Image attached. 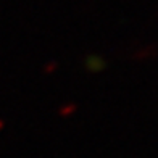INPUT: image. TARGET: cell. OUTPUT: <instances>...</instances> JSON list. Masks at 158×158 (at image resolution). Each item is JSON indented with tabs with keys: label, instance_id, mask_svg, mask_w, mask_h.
Listing matches in <instances>:
<instances>
[{
	"label": "cell",
	"instance_id": "4",
	"mask_svg": "<svg viewBox=\"0 0 158 158\" xmlns=\"http://www.w3.org/2000/svg\"><path fill=\"white\" fill-rule=\"evenodd\" d=\"M56 68H58V61H48V63L45 64V66H44V73L52 74Z\"/></svg>",
	"mask_w": 158,
	"mask_h": 158
},
{
	"label": "cell",
	"instance_id": "3",
	"mask_svg": "<svg viewBox=\"0 0 158 158\" xmlns=\"http://www.w3.org/2000/svg\"><path fill=\"white\" fill-rule=\"evenodd\" d=\"M153 48H155V45L145 47V48H143L142 52H140V55H134V56H135V58H147V56H148V58H152V56H153L155 53H152L150 50H153Z\"/></svg>",
	"mask_w": 158,
	"mask_h": 158
},
{
	"label": "cell",
	"instance_id": "1",
	"mask_svg": "<svg viewBox=\"0 0 158 158\" xmlns=\"http://www.w3.org/2000/svg\"><path fill=\"white\" fill-rule=\"evenodd\" d=\"M85 68H87L90 73H100V71H103L106 68V61L102 58V56H87V60H85Z\"/></svg>",
	"mask_w": 158,
	"mask_h": 158
},
{
	"label": "cell",
	"instance_id": "2",
	"mask_svg": "<svg viewBox=\"0 0 158 158\" xmlns=\"http://www.w3.org/2000/svg\"><path fill=\"white\" fill-rule=\"evenodd\" d=\"M76 110H77V106L74 103H66V105H61L58 108V114L63 116V118H68V116H71V114H74Z\"/></svg>",
	"mask_w": 158,
	"mask_h": 158
}]
</instances>
